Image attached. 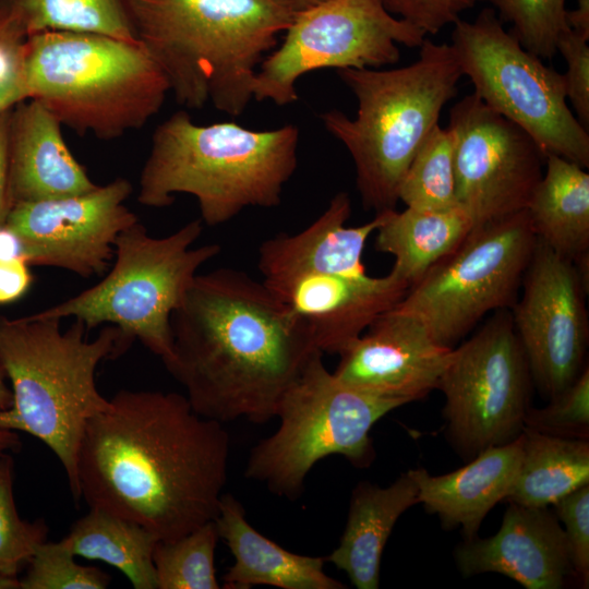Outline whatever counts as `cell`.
Returning a JSON list of instances; mask_svg holds the SVG:
<instances>
[{
    "label": "cell",
    "instance_id": "6da1fadb",
    "mask_svg": "<svg viewBox=\"0 0 589 589\" xmlns=\"http://www.w3.org/2000/svg\"><path fill=\"white\" fill-rule=\"evenodd\" d=\"M229 455L224 423L196 413L185 395L121 389L86 424L81 498L171 541L216 518Z\"/></svg>",
    "mask_w": 589,
    "mask_h": 589
},
{
    "label": "cell",
    "instance_id": "7a4b0ae2",
    "mask_svg": "<svg viewBox=\"0 0 589 589\" xmlns=\"http://www.w3.org/2000/svg\"><path fill=\"white\" fill-rule=\"evenodd\" d=\"M165 368L200 416L264 423L310 359L306 329L261 280L221 267L197 274L171 315Z\"/></svg>",
    "mask_w": 589,
    "mask_h": 589
},
{
    "label": "cell",
    "instance_id": "3957f363",
    "mask_svg": "<svg viewBox=\"0 0 589 589\" xmlns=\"http://www.w3.org/2000/svg\"><path fill=\"white\" fill-rule=\"evenodd\" d=\"M123 1L177 103H211L232 117L253 99L256 72L296 14L281 0Z\"/></svg>",
    "mask_w": 589,
    "mask_h": 589
},
{
    "label": "cell",
    "instance_id": "277c9868",
    "mask_svg": "<svg viewBox=\"0 0 589 589\" xmlns=\"http://www.w3.org/2000/svg\"><path fill=\"white\" fill-rule=\"evenodd\" d=\"M298 145L293 124L264 131L236 122L196 124L179 110L152 135L137 201L164 208L177 194H189L197 201L201 220L211 227L249 207H276L296 171Z\"/></svg>",
    "mask_w": 589,
    "mask_h": 589
},
{
    "label": "cell",
    "instance_id": "5b68a950",
    "mask_svg": "<svg viewBox=\"0 0 589 589\" xmlns=\"http://www.w3.org/2000/svg\"><path fill=\"white\" fill-rule=\"evenodd\" d=\"M34 313L0 316V369L11 382L13 404L0 409V429L22 431L40 440L61 462L74 501L81 500L77 459L91 418L109 399L96 386L98 364L122 356L131 344L115 325L88 339L83 322Z\"/></svg>",
    "mask_w": 589,
    "mask_h": 589
},
{
    "label": "cell",
    "instance_id": "8992f818",
    "mask_svg": "<svg viewBox=\"0 0 589 589\" xmlns=\"http://www.w3.org/2000/svg\"><path fill=\"white\" fill-rule=\"evenodd\" d=\"M419 48L405 67L338 70L357 98V115L332 109L320 116L351 155L363 207L376 214L396 209L408 166L464 75L452 45L425 38Z\"/></svg>",
    "mask_w": 589,
    "mask_h": 589
},
{
    "label": "cell",
    "instance_id": "52a82bcc",
    "mask_svg": "<svg viewBox=\"0 0 589 589\" xmlns=\"http://www.w3.org/2000/svg\"><path fill=\"white\" fill-rule=\"evenodd\" d=\"M26 99L41 103L81 136L113 140L142 128L170 85L140 43L105 35L43 32L28 36Z\"/></svg>",
    "mask_w": 589,
    "mask_h": 589
},
{
    "label": "cell",
    "instance_id": "ba28073f",
    "mask_svg": "<svg viewBox=\"0 0 589 589\" xmlns=\"http://www.w3.org/2000/svg\"><path fill=\"white\" fill-rule=\"evenodd\" d=\"M202 231L197 218L156 238L139 220L118 236L113 264L99 283L36 313L79 320L88 330L115 325L131 345L140 340L164 363L172 353V313L199 269L220 252L216 243L193 247Z\"/></svg>",
    "mask_w": 589,
    "mask_h": 589
},
{
    "label": "cell",
    "instance_id": "9c48e42d",
    "mask_svg": "<svg viewBox=\"0 0 589 589\" xmlns=\"http://www.w3.org/2000/svg\"><path fill=\"white\" fill-rule=\"evenodd\" d=\"M398 407L339 381L317 352L284 393L276 411L279 426L251 449L244 476L296 500L311 469L327 456L368 467L375 455L371 429Z\"/></svg>",
    "mask_w": 589,
    "mask_h": 589
},
{
    "label": "cell",
    "instance_id": "30bf717a",
    "mask_svg": "<svg viewBox=\"0 0 589 589\" xmlns=\"http://www.w3.org/2000/svg\"><path fill=\"white\" fill-rule=\"evenodd\" d=\"M450 45L486 106L526 131L546 156L588 168L589 135L567 106L564 75L524 48L492 9L456 21Z\"/></svg>",
    "mask_w": 589,
    "mask_h": 589
},
{
    "label": "cell",
    "instance_id": "8fae6325",
    "mask_svg": "<svg viewBox=\"0 0 589 589\" xmlns=\"http://www.w3.org/2000/svg\"><path fill=\"white\" fill-rule=\"evenodd\" d=\"M536 242L526 209L476 227L394 308L454 348L486 314L513 306Z\"/></svg>",
    "mask_w": 589,
    "mask_h": 589
},
{
    "label": "cell",
    "instance_id": "7c38bea8",
    "mask_svg": "<svg viewBox=\"0 0 589 589\" xmlns=\"http://www.w3.org/2000/svg\"><path fill=\"white\" fill-rule=\"evenodd\" d=\"M533 382L510 311L500 310L460 346L442 374L446 433L471 459L491 446L516 440L524 430Z\"/></svg>",
    "mask_w": 589,
    "mask_h": 589
},
{
    "label": "cell",
    "instance_id": "4fadbf2b",
    "mask_svg": "<svg viewBox=\"0 0 589 589\" xmlns=\"http://www.w3.org/2000/svg\"><path fill=\"white\" fill-rule=\"evenodd\" d=\"M425 36L380 0H324L296 12L284 40L256 72L253 99L291 104L298 99L297 81L308 72L395 64L398 45L420 47Z\"/></svg>",
    "mask_w": 589,
    "mask_h": 589
},
{
    "label": "cell",
    "instance_id": "5bb4252c",
    "mask_svg": "<svg viewBox=\"0 0 589 589\" xmlns=\"http://www.w3.org/2000/svg\"><path fill=\"white\" fill-rule=\"evenodd\" d=\"M448 128L457 204L474 228L526 209L546 159L534 140L474 93L452 107Z\"/></svg>",
    "mask_w": 589,
    "mask_h": 589
},
{
    "label": "cell",
    "instance_id": "9a60e30c",
    "mask_svg": "<svg viewBox=\"0 0 589 589\" xmlns=\"http://www.w3.org/2000/svg\"><path fill=\"white\" fill-rule=\"evenodd\" d=\"M520 290L509 309L512 321L533 386L551 400L588 365V280L574 262L537 239Z\"/></svg>",
    "mask_w": 589,
    "mask_h": 589
},
{
    "label": "cell",
    "instance_id": "2e32d148",
    "mask_svg": "<svg viewBox=\"0 0 589 589\" xmlns=\"http://www.w3.org/2000/svg\"><path fill=\"white\" fill-rule=\"evenodd\" d=\"M132 192L128 179L59 199L14 204L7 217L29 265L70 271L83 278L107 272L118 236L139 221L124 202Z\"/></svg>",
    "mask_w": 589,
    "mask_h": 589
},
{
    "label": "cell",
    "instance_id": "e0dca14e",
    "mask_svg": "<svg viewBox=\"0 0 589 589\" xmlns=\"http://www.w3.org/2000/svg\"><path fill=\"white\" fill-rule=\"evenodd\" d=\"M452 352L418 320L393 308L338 354L333 373L350 387L402 406L437 389Z\"/></svg>",
    "mask_w": 589,
    "mask_h": 589
},
{
    "label": "cell",
    "instance_id": "ac0fdd59",
    "mask_svg": "<svg viewBox=\"0 0 589 589\" xmlns=\"http://www.w3.org/2000/svg\"><path fill=\"white\" fill-rule=\"evenodd\" d=\"M265 287L297 317L324 354H339L406 294L409 285L385 276L305 273Z\"/></svg>",
    "mask_w": 589,
    "mask_h": 589
},
{
    "label": "cell",
    "instance_id": "d6986e66",
    "mask_svg": "<svg viewBox=\"0 0 589 589\" xmlns=\"http://www.w3.org/2000/svg\"><path fill=\"white\" fill-rule=\"evenodd\" d=\"M464 577L497 573L527 589H561L575 578L564 530L549 507L509 503L497 532L455 551Z\"/></svg>",
    "mask_w": 589,
    "mask_h": 589
},
{
    "label": "cell",
    "instance_id": "ffe728a7",
    "mask_svg": "<svg viewBox=\"0 0 589 589\" xmlns=\"http://www.w3.org/2000/svg\"><path fill=\"white\" fill-rule=\"evenodd\" d=\"M350 215L349 194L338 192L303 230L278 233L262 242L257 251L261 281L268 286L305 273L366 274L362 255L385 212L356 227L346 225Z\"/></svg>",
    "mask_w": 589,
    "mask_h": 589
},
{
    "label": "cell",
    "instance_id": "44dd1931",
    "mask_svg": "<svg viewBox=\"0 0 589 589\" xmlns=\"http://www.w3.org/2000/svg\"><path fill=\"white\" fill-rule=\"evenodd\" d=\"M59 120L38 100L14 106L10 128V197L21 202L59 199L97 187L74 158Z\"/></svg>",
    "mask_w": 589,
    "mask_h": 589
},
{
    "label": "cell",
    "instance_id": "7402d4cb",
    "mask_svg": "<svg viewBox=\"0 0 589 589\" xmlns=\"http://www.w3.org/2000/svg\"><path fill=\"white\" fill-rule=\"evenodd\" d=\"M522 455V435L480 452L464 467L432 476L423 468L408 470L418 486L419 503L437 515L444 528H460L465 540L477 537L488 513L505 502Z\"/></svg>",
    "mask_w": 589,
    "mask_h": 589
},
{
    "label": "cell",
    "instance_id": "603a6c76",
    "mask_svg": "<svg viewBox=\"0 0 589 589\" xmlns=\"http://www.w3.org/2000/svg\"><path fill=\"white\" fill-rule=\"evenodd\" d=\"M214 522L235 558L223 576L226 589L260 585L281 589L346 588L324 572V557L292 553L259 532L248 521L243 505L230 493L223 494Z\"/></svg>",
    "mask_w": 589,
    "mask_h": 589
},
{
    "label": "cell",
    "instance_id": "cb8c5ba5",
    "mask_svg": "<svg viewBox=\"0 0 589 589\" xmlns=\"http://www.w3.org/2000/svg\"><path fill=\"white\" fill-rule=\"evenodd\" d=\"M418 503V486L409 471L385 488L358 483L339 544L326 560L344 570L356 588H378L386 542L399 517Z\"/></svg>",
    "mask_w": 589,
    "mask_h": 589
},
{
    "label": "cell",
    "instance_id": "d4e9b609",
    "mask_svg": "<svg viewBox=\"0 0 589 589\" xmlns=\"http://www.w3.org/2000/svg\"><path fill=\"white\" fill-rule=\"evenodd\" d=\"M526 211L537 239L555 253L574 263L589 255V173L585 168L548 155Z\"/></svg>",
    "mask_w": 589,
    "mask_h": 589
},
{
    "label": "cell",
    "instance_id": "484cf974",
    "mask_svg": "<svg viewBox=\"0 0 589 589\" xmlns=\"http://www.w3.org/2000/svg\"><path fill=\"white\" fill-rule=\"evenodd\" d=\"M473 228V221L459 205L388 209L375 230V249L394 257L390 272L410 287L454 251Z\"/></svg>",
    "mask_w": 589,
    "mask_h": 589
},
{
    "label": "cell",
    "instance_id": "4316f807",
    "mask_svg": "<svg viewBox=\"0 0 589 589\" xmlns=\"http://www.w3.org/2000/svg\"><path fill=\"white\" fill-rule=\"evenodd\" d=\"M522 455L505 502L549 507L589 484V442L539 433L524 428Z\"/></svg>",
    "mask_w": 589,
    "mask_h": 589
},
{
    "label": "cell",
    "instance_id": "83f0119b",
    "mask_svg": "<svg viewBox=\"0 0 589 589\" xmlns=\"http://www.w3.org/2000/svg\"><path fill=\"white\" fill-rule=\"evenodd\" d=\"M61 542L75 556L119 569L135 589H157L153 552L158 539L136 522L89 508Z\"/></svg>",
    "mask_w": 589,
    "mask_h": 589
},
{
    "label": "cell",
    "instance_id": "f1b7e54d",
    "mask_svg": "<svg viewBox=\"0 0 589 589\" xmlns=\"http://www.w3.org/2000/svg\"><path fill=\"white\" fill-rule=\"evenodd\" d=\"M28 36L75 32L139 41L123 0H11Z\"/></svg>",
    "mask_w": 589,
    "mask_h": 589
},
{
    "label": "cell",
    "instance_id": "f546056e",
    "mask_svg": "<svg viewBox=\"0 0 589 589\" xmlns=\"http://www.w3.org/2000/svg\"><path fill=\"white\" fill-rule=\"evenodd\" d=\"M406 207L447 208L457 204L455 143L449 128L438 123L429 133L398 189Z\"/></svg>",
    "mask_w": 589,
    "mask_h": 589
},
{
    "label": "cell",
    "instance_id": "4dcf8cb0",
    "mask_svg": "<svg viewBox=\"0 0 589 589\" xmlns=\"http://www.w3.org/2000/svg\"><path fill=\"white\" fill-rule=\"evenodd\" d=\"M216 525L208 521L191 532L158 541L153 552L157 589H218L215 551Z\"/></svg>",
    "mask_w": 589,
    "mask_h": 589
},
{
    "label": "cell",
    "instance_id": "1f68e13d",
    "mask_svg": "<svg viewBox=\"0 0 589 589\" xmlns=\"http://www.w3.org/2000/svg\"><path fill=\"white\" fill-rule=\"evenodd\" d=\"M13 459L0 456V573L16 576L27 565L37 546L47 540L49 528L43 519L20 517L13 494Z\"/></svg>",
    "mask_w": 589,
    "mask_h": 589
},
{
    "label": "cell",
    "instance_id": "d6a6232c",
    "mask_svg": "<svg viewBox=\"0 0 589 589\" xmlns=\"http://www.w3.org/2000/svg\"><path fill=\"white\" fill-rule=\"evenodd\" d=\"M509 31L528 51L540 59H552L560 35L569 28L565 22L566 0H490Z\"/></svg>",
    "mask_w": 589,
    "mask_h": 589
},
{
    "label": "cell",
    "instance_id": "836d02e7",
    "mask_svg": "<svg viewBox=\"0 0 589 589\" xmlns=\"http://www.w3.org/2000/svg\"><path fill=\"white\" fill-rule=\"evenodd\" d=\"M60 541L40 543L28 562L22 589H104L110 576L99 568L83 566Z\"/></svg>",
    "mask_w": 589,
    "mask_h": 589
},
{
    "label": "cell",
    "instance_id": "e575fe53",
    "mask_svg": "<svg viewBox=\"0 0 589 589\" xmlns=\"http://www.w3.org/2000/svg\"><path fill=\"white\" fill-rule=\"evenodd\" d=\"M524 428L565 438L589 440V368L542 408L530 407Z\"/></svg>",
    "mask_w": 589,
    "mask_h": 589
},
{
    "label": "cell",
    "instance_id": "d590c367",
    "mask_svg": "<svg viewBox=\"0 0 589 589\" xmlns=\"http://www.w3.org/2000/svg\"><path fill=\"white\" fill-rule=\"evenodd\" d=\"M27 38L11 0H0V113L26 99L24 56Z\"/></svg>",
    "mask_w": 589,
    "mask_h": 589
},
{
    "label": "cell",
    "instance_id": "8d00e7d4",
    "mask_svg": "<svg viewBox=\"0 0 589 589\" xmlns=\"http://www.w3.org/2000/svg\"><path fill=\"white\" fill-rule=\"evenodd\" d=\"M554 514L563 524L569 546L575 578L589 584V484L565 495L553 505Z\"/></svg>",
    "mask_w": 589,
    "mask_h": 589
},
{
    "label": "cell",
    "instance_id": "74e56055",
    "mask_svg": "<svg viewBox=\"0 0 589 589\" xmlns=\"http://www.w3.org/2000/svg\"><path fill=\"white\" fill-rule=\"evenodd\" d=\"M587 39L576 35L569 28L565 29L556 43L567 65L563 74L566 97L570 101L578 121L589 127V45Z\"/></svg>",
    "mask_w": 589,
    "mask_h": 589
},
{
    "label": "cell",
    "instance_id": "f35d334b",
    "mask_svg": "<svg viewBox=\"0 0 589 589\" xmlns=\"http://www.w3.org/2000/svg\"><path fill=\"white\" fill-rule=\"evenodd\" d=\"M394 16L412 24L425 35H435L454 24L460 14L485 0H380Z\"/></svg>",
    "mask_w": 589,
    "mask_h": 589
},
{
    "label": "cell",
    "instance_id": "ab89813d",
    "mask_svg": "<svg viewBox=\"0 0 589 589\" xmlns=\"http://www.w3.org/2000/svg\"><path fill=\"white\" fill-rule=\"evenodd\" d=\"M24 260L0 259V304L19 300L29 289L33 276Z\"/></svg>",
    "mask_w": 589,
    "mask_h": 589
},
{
    "label": "cell",
    "instance_id": "60d3db41",
    "mask_svg": "<svg viewBox=\"0 0 589 589\" xmlns=\"http://www.w3.org/2000/svg\"><path fill=\"white\" fill-rule=\"evenodd\" d=\"M13 108L0 113V226L5 224L12 207L10 197V128Z\"/></svg>",
    "mask_w": 589,
    "mask_h": 589
},
{
    "label": "cell",
    "instance_id": "b9f144b4",
    "mask_svg": "<svg viewBox=\"0 0 589 589\" xmlns=\"http://www.w3.org/2000/svg\"><path fill=\"white\" fill-rule=\"evenodd\" d=\"M7 376L0 369V409H8L13 404V394L5 383ZM21 441L14 431L0 429V456L21 448Z\"/></svg>",
    "mask_w": 589,
    "mask_h": 589
},
{
    "label": "cell",
    "instance_id": "7bdbcfd3",
    "mask_svg": "<svg viewBox=\"0 0 589 589\" xmlns=\"http://www.w3.org/2000/svg\"><path fill=\"white\" fill-rule=\"evenodd\" d=\"M565 22L576 35L589 40V0H577V7L566 10Z\"/></svg>",
    "mask_w": 589,
    "mask_h": 589
},
{
    "label": "cell",
    "instance_id": "ee69618b",
    "mask_svg": "<svg viewBox=\"0 0 589 589\" xmlns=\"http://www.w3.org/2000/svg\"><path fill=\"white\" fill-rule=\"evenodd\" d=\"M15 257L22 259V243L10 228L2 225L0 226V259Z\"/></svg>",
    "mask_w": 589,
    "mask_h": 589
},
{
    "label": "cell",
    "instance_id": "f6af8a7d",
    "mask_svg": "<svg viewBox=\"0 0 589 589\" xmlns=\"http://www.w3.org/2000/svg\"><path fill=\"white\" fill-rule=\"evenodd\" d=\"M281 1L285 2L292 11L299 12L318 2H322L324 0H281Z\"/></svg>",
    "mask_w": 589,
    "mask_h": 589
},
{
    "label": "cell",
    "instance_id": "bcb514c9",
    "mask_svg": "<svg viewBox=\"0 0 589 589\" xmlns=\"http://www.w3.org/2000/svg\"><path fill=\"white\" fill-rule=\"evenodd\" d=\"M20 580L16 576H9L0 573V589H19Z\"/></svg>",
    "mask_w": 589,
    "mask_h": 589
}]
</instances>
